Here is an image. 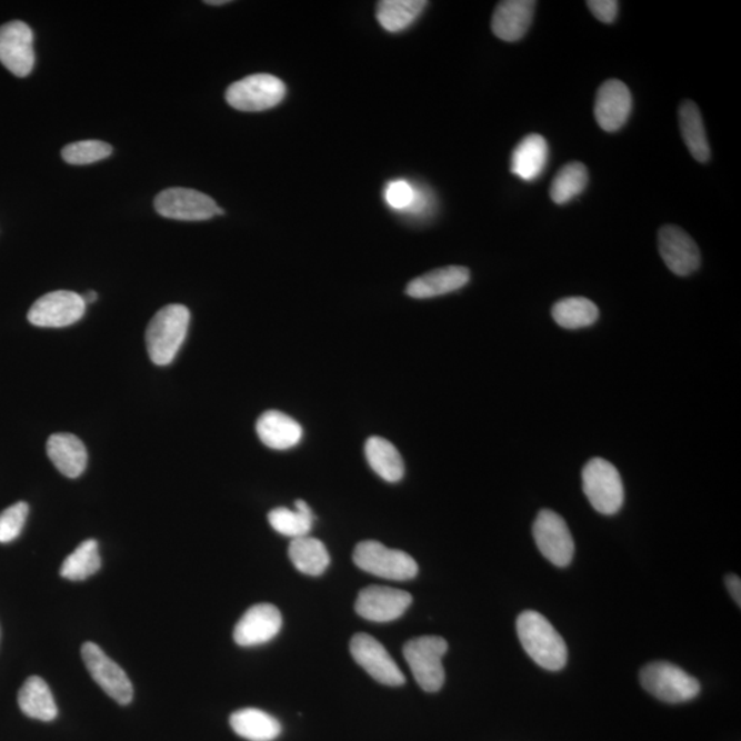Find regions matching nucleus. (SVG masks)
Listing matches in <instances>:
<instances>
[{"label": "nucleus", "mask_w": 741, "mask_h": 741, "mask_svg": "<svg viewBox=\"0 0 741 741\" xmlns=\"http://www.w3.org/2000/svg\"><path fill=\"white\" fill-rule=\"evenodd\" d=\"M517 632L523 650L542 669L559 672L568 663V645L540 612L523 611L517 620Z\"/></svg>", "instance_id": "obj_1"}, {"label": "nucleus", "mask_w": 741, "mask_h": 741, "mask_svg": "<svg viewBox=\"0 0 741 741\" xmlns=\"http://www.w3.org/2000/svg\"><path fill=\"white\" fill-rule=\"evenodd\" d=\"M190 311L180 303H171L151 319L146 330V346L151 361L157 366L171 364L182 348L189 331Z\"/></svg>", "instance_id": "obj_2"}, {"label": "nucleus", "mask_w": 741, "mask_h": 741, "mask_svg": "<svg viewBox=\"0 0 741 741\" xmlns=\"http://www.w3.org/2000/svg\"><path fill=\"white\" fill-rule=\"evenodd\" d=\"M582 489L589 503L603 515H615L625 501L620 471L602 458H593L583 467Z\"/></svg>", "instance_id": "obj_3"}, {"label": "nucleus", "mask_w": 741, "mask_h": 741, "mask_svg": "<svg viewBox=\"0 0 741 741\" xmlns=\"http://www.w3.org/2000/svg\"><path fill=\"white\" fill-rule=\"evenodd\" d=\"M448 643L440 635H420L404 645L405 661L420 688L425 692H439L445 682L442 658Z\"/></svg>", "instance_id": "obj_4"}, {"label": "nucleus", "mask_w": 741, "mask_h": 741, "mask_svg": "<svg viewBox=\"0 0 741 741\" xmlns=\"http://www.w3.org/2000/svg\"><path fill=\"white\" fill-rule=\"evenodd\" d=\"M641 685L662 702L685 703L700 693V682L670 662L647 664L640 672Z\"/></svg>", "instance_id": "obj_5"}, {"label": "nucleus", "mask_w": 741, "mask_h": 741, "mask_svg": "<svg viewBox=\"0 0 741 741\" xmlns=\"http://www.w3.org/2000/svg\"><path fill=\"white\" fill-rule=\"evenodd\" d=\"M353 562L366 573L384 580L408 581L419 573L415 559L405 552L390 550L378 541L360 542L353 552Z\"/></svg>", "instance_id": "obj_6"}, {"label": "nucleus", "mask_w": 741, "mask_h": 741, "mask_svg": "<svg viewBox=\"0 0 741 741\" xmlns=\"http://www.w3.org/2000/svg\"><path fill=\"white\" fill-rule=\"evenodd\" d=\"M284 97L283 81L267 73L252 74L236 81L226 92L230 107L250 113L276 108Z\"/></svg>", "instance_id": "obj_7"}, {"label": "nucleus", "mask_w": 741, "mask_h": 741, "mask_svg": "<svg viewBox=\"0 0 741 741\" xmlns=\"http://www.w3.org/2000/svg\"><path fill=\"white\" fill-rule=\"evenodd\" d=\"M154 208L162 218L182 221H203L224 213L209 196L182 187L161 191Z\"/></svg>", "instance_id": "obj_8"}, {"label": "nucleus", "mask_w": 741, "mask_h": 741, "mask_svg": "<svg viewBox=\"0 0 741 741\" xmlns=\"http://www.w3.org/2000/svg\"><path fill=\"white\" fill-rule=\"evenodd\" d=\"M533 537L542 557L557 568H568L574 558V540L564 519L551 510H542L533 524Z\"/></svg>", "instance_id": "obj_9"}, {"label": "nucleus", "mask_w": 741, "mask_h": 741, "mask_svg": "<svg viewBox=\"0 0 741 741\" xmlns=\"http://www.w3.org/2000/svg\"><path fill=\"white\" fill-rule=\"evenodd\" d=\"M86 306L83 297L74 291H51L34 301L29 309L28 320L44 329H61L78 323L84 317Z\"/></svg>", "instance_id": "obj_10"}, {"label": "nucleus", "mask_w": 741, "mask_h": 741, "mask_svg": "<svg viewBox=\"0 0 741 741\" xmlns=\"http://www.w3.org/2000/svg\"><path fill=\"white\" fill-rule=\"evenodd\" d=\"M81 657L93 681L108 693L110 698L122 705L130 704L133 699V685L120 664L103 652L101 647L86 643L81 647Z\"/></svg>", "instance_id": "obj_11"}, {"label": "nucleus", "mask_w": 741, "mask_h": 741, "mask_svg": "<svg viewBox=\"0 0 741 741\" xmlns=\"http://www.w3.org/2000/svg\"><path fill=\"white\" fill-rule=\"evenodd\" d=\"M350 652L354 661L369 673L373 680L383 685L400 687L404 684L405 677L397 667L384 647L377 639L367 633H358L350 641Z\"/></svg>", "instance_id": "obj_12"}, {"label": "nucleus", "mask_w": 741, "mask_h": 741, "mask_svg": "<svg viewBox=\"0 0 741 741\" xmlns=\"http://www.w3.org/2000/svg\"><path fill=\"white\" fill-rule=\"evenodd\" d=\"M0 62L17 78H27L34 67L33 32L22 21L0 27Z\"/></svg>", "instance_id": "obj_13"}, {"label": "nucleus", "mask_w": 741, "mask_h": 741, "mask_svg": "<svg viewBox=\"0 0 741 741\" xmlns=\"http://www.w3.org/2000/svg\"><path fill=\"white\" fill-rule=\"evenodd\" d=\"M412 603L405 591L389 587H369L360 591L356 612L367 621L387 623L399 620Z\"/></svg>", "instance_id": "obj_14"}, {"label": "nucleus", "mask_w": 741, "mask_h": 741, "mask_svg": "<svg viewBox=\"0 0 741 741\" xmlns=\"http://www.w3.org/2000/svg\"><path fill=\"white\" fill-rule=\"evenodd\" d=\"M659 253L677 277H688L700 267V252L692 237L677 226H664L658 233Z\"/></svg>", "instance_id": "obj_15"}, {"label": "nucleus", "mask_w": 741, "mask_h": 741, "mask_svg": "<svg viewBox=\"0 0 741 741\" xmlns=\"http://www.w3.org/2000/svg\"><path fill=\"white\" fill-rule=\"evenodd\" d=\"M282 614L276 605L260 603L244 612L233 629V640L241 647L270 643L282 629Z\"/></svg>", "instance_id": "obj_16"}, {"label": "nucleus", "mask_w": 741, "mask_h": 741, "mask_svg": "<svg viewBox=\"0 0 741 741\" xmlns=\"http://www.w3.org/2000/svg\"><path fill=\"white\" fill-rule=\"evenodd\" d=\"M632 112V93L621 80H607L600 87L594 102V117L607 132H615L627 124Z\"/></svg>", "instance_id": "obj_17"}, {"label": "nucleus", "mask_w": 741, "mask_h": 741, "mask_svg": "<svg viewBox=\"0 0 741 741\" xmlns=\"http://www.w3.org/2000/svg\"><path fill=\"white\" fill-rule=\"evenodd\" d=\"M537 3L533 0H504L495 8L492 31L504 42H518L532 26Z\"/></svg>", "instance_id": "obj_18"}, {"label": "nucleus", "mask_w": 741, "mask_h": 741, "mask_svg": "<svg viewBox=\"0 0 741 741\" xmlns=\"http://www.w3.org/2000/svg\"><path fill=\"white\" fill-rule=\"evenodd\" d=\"M469 280L470 271L464 267L440 268L413 279L407 286V294L418 300L434 299L464 288Z\"/></svg>", "instance_id": "obj_19"}, {"label": "nucleus", "mask_w": 741, "mask_h": 741, "mask_svg": "<svg viewBox=\"0 0 741 741\" xmlns=\"http://www.w3.org/2000/svg\"><path fill=\"white\" fill-rule=\"evenodd\" d=\"M256 430L261 442L277 451L299 445L303 434L301 424L288 413L280 411L262 413L257 420Z\"/></svg>", "instance_id": "obj_20"}, {"label": "nucleus", "mask_w": 741, "mask_h": 741, "mask_svg": "<svg viewBox=\"0 0 741 741\" xmlns=\"http://www.w3.org/2000/svg\"><path fill=\"white\" fill-rule=\"evenodd\" d=\"M47 454L62 475L78 478L86 471L89 462L83 441L68 433L52 434L47 441Z\"/></svg>", "instance_id": "obj_21"}, {"label": "nucleus", "mask_w": 741, "mask_h": 741, "mask_svg": "<svg viewBox=\"0 0 741 741\" xmlns=\"http://www.w3.org/2000/svg\"><path fill=\"white\" fill-rule=\"evenodd\" d=\"M550 149L541 136H528L513 150L511 172L524 182H533L545 171Z\"/></svg>", "instance_id": "obj_22"}, {"label": "nucleus", "mask_w": 741, "mask_h": 741, "mask_svg": "<svg viewBox=\"0 0 741 741\" xmlns=\"http://www.w3.org/2000/svg\"><path fill=\"white\" fill-rule=\"evenodd\" d=\"M19 705L29 719L43 722L54 721L58 708L51 690L38 675L29 677L19 692Z\"/></svg>", "instance_id": "obj_23"}, {"label": "nucleus", "mask_w": 741, "mask_h": 741, "mask_svg": "<svg viewBox=\"0 0 741 741\" xmlns=\"http://www.w3.org/2000/svg\"><path fill=\"white\" fill-rule=\"evenodd\" d=\"M232 731L249 741H273L282 733V725L266 711L259 709L238 710L231 715Z\"/></svg>", "instance_id": "obj_24"}, {"label": "nucleus", "mask_w": 741, "mask_h": 741, "mask_svg": "<svg viewBox=\"0 0 741 741\" xmlns=\"http://www.w3.org/2000/svg\"><path fill=\"white\" fill-rule=\"evenodd\" d=\"M367 462L382 480L399 482L404 477V460L392 442L382 437H371L364 447Z\"/></svg>", "instance_id": "obj_25"}, {"label": "nucleus", "mask_w": 741, "mask_h": 741, "mask_svg": "<svg viewBox=\"0 0 741 741\" xmlns=\"http://www.w3.org/2000/svg\"><path fill=\"white\" fill-rule=\"evenodd\" d=\"M289 557L297 570L311 577L322 575L330 564L329 551L323 542L309 535L291 540Z\"/></svg>", "instance_id": "obj_26"}, {"label": "nucleus", "mask_w": 741, "mask_h": 741, "mask_svg": "<svg viewBox=\"0 0 741 741\" xmlns=\"http://www.w3.org/2000/svg\"><path fill=\"white\" fill-rule=\"evenodd\" d=\"M680 131L691 156L699 162L710 160V144L705 136L702 114L692 101L681 103L679 110Z\"/></svg>", "instance_id": "obj_27"}, {"label": "nucleus", "mask_w": 741, "mask_h": 741, "mask_svg": "<svg viewBox=\"0 0 741 741\" xmlns=\"http://www.w3.org/2000/svg\"><path fill=\"white\" fill-rule=\"evenodd\" d=\"M268 521H270L276 532L294 540L299 537L309 535L313 527L314 515L311 507L306 501L297 500L294 510L279 507V509L268 513Z\"/></svg>", "instance_id": "obj_28"}, {"label": "nucleus", "mask_w": 741, "mask_h": 741, "mask_svg": "<svg viewBox=\"0 0 741 741\" xmlns=\"http://www.w3.org/2000/svg\"><path fill=\"white\" fill-rule=\"evenodd\" d=\"M552 317L557 324L568 330L583 329L598 322L599 308L583 297H570L560 300L552 308Z\"/></svg>", "instance_id": "obj_29"}, {"label": "nucleus", "mask_w": 741, "mask_h": 741, "mask_svg": "<svg viewBox=\"0 0 741 741\" xmlns=\"http://www.w3.org/2000/svg\"><path fill=\"white\" fill-rule=\"evenodd\" d=\"M428 6L424 0H383L378 3L377 17L389 32L404 31Z\"/></svg>", "instance_id": "obj_30"}, {"label": "nucleus", "mask_w": 741, "mask_h": 741, "mask_svg": "<svg viewBox=\"0 0 741 741\" xmlns=\"http://www.w3.org/2000/svg\"><path fill=\"white\" fill-rule=\"evenodd\" d=\"M102 559L96 540H87L62 563L60 574L69 581H86L101 569Z\"/></svg>", "instance_id": "obj_31"}, {"label": "nucleus", "mask_w": 741, "mask_h": 741, "mask_svg": "<svg viewBox=\"0 0 741 741\" xmlns=\"http://www.w3.org/2000/svg\"><path fill=\"white\" fill-rule=\"evenodd\" d=\"M588 169L581 162H570L558 172L553 179L550 194L558 206H564L577 196H580L588 184Z\"/></svg>", "instance_id": "obj_32"}, {"label": "nucleus", "mask_w": 741, "mask_h": 741, "mask_svg": "<svg viewBox=\"0 0 741 741\" xmlns=\"http://www.w3.org/2000/svg\"><path fill=\"white\" fill-rule=\"evenodd\" d=\"M113 148L102 140H81L62 149V159L72 166H89L112 156Z\"/></svg>", "instance_id": "obj_33"}, {"label": "nucleus", "mask_w": 741, "mask_h": 741, "mask_svg": "<svg viewBox=\"0 0 741 741\" xmlns=\"http://www.w3.org/2000/svg\"><path fill=\"white\" fill-rule=\"evenodd\" d=\"M28 513L29 505L23 501L0 513V542L2 544L14 541L21 534L23 527H26Z\"/></svg>", "instance_id": "obj_34"}, {"label": "nucleus", "mask_w": 741, "mask_h": 741, "mask_svg": "<svg viewBox=\"0 0 741 741\" xmlns=\"http://www.w3.org/2000/svg\"><path fill=\"white\" fill-rule=\"evenodd\" d=\"M418 197L415 186L407 180H394L384 190V200L395 210H410Z\"/></svg>", "instance_id": "obj_35"}, {"label": "nucleus", "mask_w": 741, "mask_h": 741, "mask_svg": "<svg viewBox=\"0 0 741 741\" xmlns=\"http://www.w3.org/2000/svg\"><path fill=\"white\" fill-rule=\"evenodd\" d=\"M587 4L599 21L611 23L617 20L618 6H620L617 0H589Z\"/></svg>", "instance_id": "obj_36"}, {"label": "nucleus", "mask_w": 741, "mask_h": 741, "mask_svg": "<svg viewBox=\"0 0 741 741\" xmlns=\"http://www.w3.org/2000/svg\"><path fill=\"white\" fill-rule=\"evenodd\" d=\"M727 587L729 592H731L734 602L740 607L741 605V581L740 577L737 574H731L727 577Z\"/></svg>", "instance_id": "obj_37"}, {"label": "nucleus", "mask_w": 741, "mask_h": 741, "mask_svg": "<svg viewBox=\"0 0 741 741\" xmlns=\"http://www.w3.org/2000/svg\"><path fill=\"white\" fill-rule=\"evenodd\" d=\"M83 300L86 303L96 302L98 300V294L96 293V291H87L86 296L83 297Z\"/></svg>", "instance_id": "obj_38"}, {"label": "nucleus", "mask_w": 741, "mask_h": 741, "mask_svg": "<svg viewBox=\"0 0 741 741\" xmlns=\"http://www.w3.org/2000/svg\"><path fill=\"white\" fill-rule=\"evenodd\" d=\"M206 3L207 4H213V6H220V4L229 3V0H216V2H214V0H213V2H210V0H209V2H206Z\"/></svg>", "instance_id": "obj_39"}]
</instances>
